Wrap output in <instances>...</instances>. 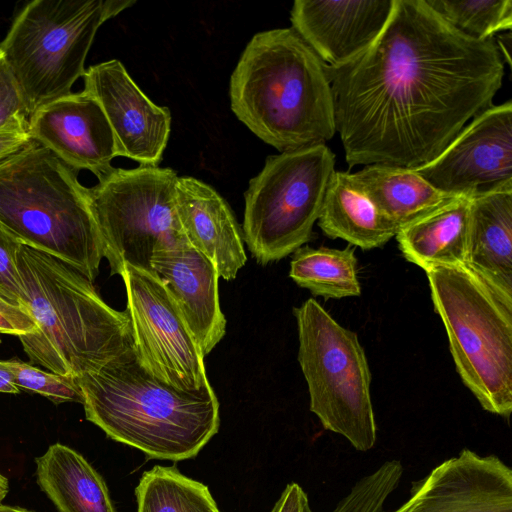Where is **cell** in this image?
<instances>
[{"label": "cell", "instance_id": "cell-1", "mask_svg": "<svg viewBox=\"0 0 512 512\" xmlns=\"http://www.w3.org/2000/svg\"><path fill=\"white\" fill-rule=\"evenodd\" d=\"M327 73L348 166L415 170L492 106L504 63L494 37L465 35L425 0H394L370 48Z\"/></svg>", "mask_w": 512, "mask_h": 512}, {"label": "cell", "instance_id": "cell-2", "mask_svg": "<svg viewBox=\"0 0 512 512\" xmlns=\"http://www.w3.org/2000/svg\"><path fill=\"white\" fill-rule=\"evenodd\" d=\"M17 269L21 307L37 325L18 337L32 365L78 378L135 354L127 309L110 307L76 268L21 245Z\"/></svg>", "mask_w": 512, "mask_h": 512}, {"label": "cell", "instance_id": "cell-3", "mask_svg": "<svg viewBox=\"0 0 512 512\" xmlns=\"http://www.w3.org/2000/svg\"><path fill=\"white\" fill-rule=\"evenodd\" d=\"M235 116L280 153L336 133L326 65L292 28L255 34L230 78Z\"/></svg>", "mask_w": 512, "mask_h": 512}, {"label": "cell", "instance_id": "cell-4", "mask_svg": "<svg viewBox=\"0 0 512 512\" xmlns=\"http://www.w3.org/2000/svg\"><path fill=\"white\" fill-rule=\"evenodd\" d=\"M86 419L150 459L194 458L218 432L215 392L192 394L150 375L136 355L76 378Z\"/></svg>", "mask_w": 512, "mask_h": 512}, {"label": "cell", "instance_id": "cell-5", "mask_svg": "<svg viewBox=\"0 0 512 512\" xmlns=\"http://www.w3.org/2000/svg\"><path fill=\"white\" fill-rule=\"evenodd\" d=\"M78 172L33 140L1 159L0 224L93 282L103 242Z\"/></svg>", "mask_w": 512, "mask_h": 512}, {"label": "cell", "instance_id": "cell-6", "mask_svg": "<svg viewBox=\"0 0 512 512\" xmlns=\"http://www.w3.org/2000/svg\"><path fill=\"white\" fill-rule=\"evenodd\" d=\"M456 370L482 408L512 412V298L467 265L425 271Z\"/></svg>", "mask_w": 512, "mask_h": 512}, {"label": "cell", "instance_id": "cell-7", "mask_svg": "<svg viewBox=\"0 0 512 512\" xmlns=\"http://www.w3.org/2000/svg\"><path fill=\"white\" fill-rule=\"evenodd\" d=\"M134 0H34L13 20L0 42L29 117L72 93L100 26Z\"/></svg>", "mask_w": 512, "mask_h": 512}, {"label": "cell", "instance_id": "cell-8", "mask_svg": "<svg viewBox=\"0 0 512 512\" xmlns=\"http://www.w3.org/2000/svg\"><path fill=\"white\" fill-rule=\"evenodd\" d=\"M298 362L308 385L310 410L325 430L358 451L372 449L377 426L371 373L357 334L341 326L315 299L294 308Z\"/></svg>", "mask_w": 512, "mask_h": 512}, {"label": "cell", "instance_id": "cell-9", "mask_svg": "<svg viewBox=\"0 0 512 512\" xmlns=\"http://www.w3.org/2000/svg\"><path fill=\"white\" fill-rule=\"evenodd\" d=\"M335 155L325 143L266 158L245 192L243 239L256 261H278L309 242Z\"/></svg>", "mask_w": 512, "mask_h": 512}, {"label": "cell", "instance_id": "cell-10", "mask_svg": "<svg viewBox=\"0 0 512 512\" xmlns=\"http://www.w3.org/2000/svg\"><path fill=\"white\" fill-rule=\"evenodd\" d=\"M177 178L171 168L114 167L87 187L111 275H120L125 265L153 271L156 247L184 235L175 206Z\"/></svg>", "mask_w": 512, "mask_h": 512}, {"label": "cell", "instance_id": "cell-11", "mask_svg": "<svg viewBox=\"0 0 512 512\" xmlns=\"http://www.w3.org/2000/svg\"><path fill=\"white\" fill-rule=\"evenodd\" d=\"M136 359L159 381L192 393L214 392L204 355L154 271L125 265L121 274Z\"/></svg>", "mask_w": 512, "mask_h": 512}, {"label": "cell", "instance_id": "cell-12", "mask_svg": "<svg viewBox=\"0 0 512 512\" xmlns=\"http://www.w3.org/2000/svg\"><path fill=\"white\" fill-rule=\"evenodd\" d=\"M415 170L436 189L457 197L512 188V102L475 116L439 156Z\"/></svg>", "mask_w": 512, "mask_h": 512}, {"label": "cell", "instance_id": "cell-13", "mask_svg": "<svg viewBox=\"0 0 512 512\" xmlns=\"http://www.w3.org/2000/svg\"><path fill=\"white\" fill-rule=\"evenodd\" d=\"M84 91L102 108L111 127L117 156L158 166L171 131V113L138 87L117 59L86 69Z\"/></svg>", "mask_w": 512, "mask_h": 512}, {"label": "cell", "instance_id": "cell-14", "mask_svg": "<svg viewBox=\"0 0 512 512\" xmlns=\"http://www.w3.org/2000/svg\"><path fill=\"white\" fill-rule=\"evenodd\" d=\"M392 512H512V470L495 455L464 448L414 482Z\"/></svg>", "mask_w": 512, "mask_h": 512}, {"label": "cell", "instance_id": "cell-15", "mask_svg": "<svg viewBox=\"0 0 512 512\" xmlns=\"http://www.w3.org/2000/svg\"><path fill=\"white\" fill-rule=\"evenodd\" d=\"M28 134L69 167L88 170L98 181L114 169L111 127L98 102L84 90L38 108L29 117Z\"/></svg>", "mask_w": 512, "mask_h": 512}, {"label": "cell", "instance_id": "cell-16", "mask_svg": "<svg viewBox=\"0 0 512 512\" xmlns=\"http://www.w3.org/2000/svg\"><path fill=\"white\" fill-rule=\"evenodd\" d=\"M393 6L394 0H296L291 28L327 68L337 69L370 48Z\"/></svg>", "mask_w": 512, "mask_h": 512}, {"label": "cell", "instance_id": "cell-17", "mask_svg": "<svg viewBox=\"0 0 512 512\" xmlns=\"http://www.w3.org/2000/svg\"><path fill=\"white\" fill-rule=\"evenodd\" d=\"M151 267L160 277L203 355L209 354L226 332L220 307L215 264L183 235L154 250Z\"/></svg>", "mask_w": 512, "mask_h": 512}, {"label": "cell", "instance_id": "cell-18", "mask_svg": "<svg viewBox=\"0 0 512 512\" xmlns=\"http://www.w3.org/2000/svg\"><path fill=\"white\" fill-rule=\"evenodd\" d=\"M175 206L188 242L215 264L221 278H236L247 256L238 223L223 197L199 179L178 176Z\"/></svg>", "mask_w": 512, "mask_h": 512}, {"label": "cell", "instance_id": "cell-19", "mask_svg": "<svg viewBox=\"0 0 512 512\" xmlns=\"http://www.w3.org/2000/svg\"><path fill=\"white\" fill-rule=\"evenodd\" d=\"M466 265L512 298V188L471 198Z\"/></svg>", "mask_w": 512, "mask_h": 512}, {"label": "cell", "instance_id": "cell-20", "mask_svg": "<svg viewBox=\"0 0 512 512\" xmlns=\"http://www.w3.org/2000/svg\"><path fill=\"white\" fill-rule=\"evenodd\" d=\"M470 200L458 197L401 227L395 237L404 258L424 271L466 265Z\"/></svg>", "mask_w": 512, "mask_h": 512}, {"label": "cell", "instance_id": "cell-21", "mask_svg": "<svg viewBox=\"0 0 512 512\" xmlns=\"http://www.w3.org/2000/svg\"><path fill=\"white\" fill-rule=\"evenodd\" d=\"M35 463L37 483L58 512H116L104 479L73 448L52 444Z\"/></svg>", "mask_w": 512, "mask_h": 512}, {"label": "cell", "instance_id": "cell-22", "mask_svg": "<svg viewBox=\"0 0 512 512\" xmlns=\"http://www.w3.org/2000/svg\"><path fill=\"white\" fill-rule=\"evenodd\" d=\"M353 185L398 228L453 201L427 182L416 170L371 164L350 173Z\"/></svg>", "mask_w": 512, "mask_h": 512}, {"label": "cell", "instance_id": "cell-23", "mask_svg": "<svg viewBox=\"0 0 512 512\" xmlns=\"http://www.w3.org/2000/svg\"><path fill=\"white\" fill-rule=\"evenodd\" d=\"M317 223L329 238L363 250L383 246L399 230L353 185L350 173L341 171L330 181Z\"/></svg>", "mask_w": 512, "mask_h": 512}, {"label": "cell", "instance_id": "cell-24", "mask_svg": "<svg viewBox=\"0 0 512 512\" xmlns=\"http://www.w3.org/2000/svg\"><path fill=\"white\" fill-rule=\"evenodd\" d=\"M290 278L315 296L341 299L361 294L355 248L301 246L293 252Z\"/></svg>", "mask_w": 512, "mask_h": 512}, {"label": "cell", "instance_id": "cell-25", "mask_svg": "<svg viewBox=\"0 0 512 512\" xmlns=\"http://www.w3.org/2000/svg\"><path fill=\"white\" fill-rule=\"evenodd\" d=\"M137 512H212L217 504L208 487L175 466L145 471L135 489Z\"/></svg>", "mask_w": 512, "mask_h": 512}, {"label": "cell", "instance_id": "cell-26", "mask_svg": "<svg viewBox=\"0 0 512 512\" xmlns=\"http://www.w3.org/2000/svg\"><path fill=\"white\" fill-rule=\"evenodd\" d=\"M445 21L465 35L485 40L512 27L511 0H425Z\"/></svg>", "mask_w": 512, "mask_h": 512}, {"label": "cell", "instance_id": "cell-27", "mask_svg": "<svg viewBox=\"0 0 512 512\" xmlns=\"http://www.w3.org/2000/svg\"><path fill=\"white\" fill-rule=\"evenodd\" d=\"M402 474L400 462H384L359 479L331 512H383L384 504L398 486Z\"/></svg>", "mask_w": 512, "mask_h": 512}, {"label": "cell", "instance_id": "cell-28", "mask_svg": "<svg viewBox=\"0 0 512 512\" xmlns=\"http://www.w3.org/2000/svg\"><path fill=\"white\" fill-rule=\"evenodd\" d=\"M4 361L11 370L19 390L40 394L55 404L65 402L83 404V395L76 378L43 371L16 357Z\"/></svg>", "mask_w": 512, "mask_h": 512}, {"label": "cell", "instance_id": "cell-29", "mask_svg": "<svg viewBox=\"0 0 512 512\" xmlns=\"http://www.w3.org/2000/svg\"><path fill=\"white\" fill-rule=\"evenodd\" d=\"M23 245L0 224V297L21 306V283L17 269L18 251Z\"/></svg>", "mask_w": 512, "mask_h": 512}, {"label": "cell", "instance_id": "cell-30", "mask_svg": "<svg viewBox=\"0 0 512 512\" xmlns=\"http://www.w3.org/2000/svg\"><path fill=\"white\" fill-rule=\"evenodd\" d=\"M28 120L22 93L0 52V129L14 122Z\"/></svg>", "mask_w": 512, "mask_h": 512}, {"label": "cell", "instance_id": "cell-31", "mask_svg": "<svg viewBox=\"0 0 512 512\" xmlns=\"http://www.w3.org/2000/svg\"><path fill=\"white\" fill-rule=\"evenodd\" d=\"M36 330L35 321L25 309L0 297V333L19 337Z\"/></svg>", "mask_w": 512, "mask_h": 512}, {"label": "cell", "instance_id": "cell-32", "mask_svg": "<svg viewBox=\"0 0 512 512\" xmlns=\"http://www.w3.org/2000/svg\"><path fill=\"white\" fill-rule=\"evenodd\" d=\"M28 122H14L0 129V160L18 151L30 141Z\"/></svg>", "mask_w": 512, "mask_h": 512}, {"label": "cell", "instance_id": "cell-33", "mask_svg": "<svg viewBox=\"0 0 512 512\" xmlns=\"http://www.w3.org/2000/svg\"><path fill=\"white\" fill-rule=\"evenodd\" d=\"M270 512H312L307 494L297 483H289Z\"/></svg>", "mask_w": 512, "mask_h": 512}, {"label": "cell", "instance_id": "cell-34", "mask_svg": "<svg viewBox=\"0 0 512 512\" xmlns=\"http://www.w3.org/2000/svg\"><path fill=\"white\" fill-rule=\"evenodd\" d=\"M19 388L14 382L11 370L0 360V393L18 394Z\"/></svg>", "mask_w": 512, "mask_h": 512}, {"label": "cell", "instance_id": "cell-35", "mask_svg": "<svg viewBox=\"0 0 512 512\" xmlns=\"http://www.w3.org/2000/svg\"><path fill=\"white\" fill-rule=\"evenodd\" d=\"M8 491H9V481H8L7 477H5L0 472V503L5 498V496L8 494Z\"/></svg>", "mask_w": 512, "mask_h": 512}, {"label": "cell", "instance_id": "cell-36", "mask_svg": "<svg viewBox=\"0 0 512 512\" xmlns=\"http://www.w3.org/2000/svg\"><path fill=\"white\" fill-rule=\"evenodd\" d=\"M0 512H33L19 506L3 505L0 503Z\"/></svg>", "mask_w": 512, "mask_h": 512}, {"label": "cell", "instance_id": "cell-37", "mask_svg": "<svg viewBox=\"0 0 512 512\" xmlns=\"http://www.w3.org/2000/svg\"><path fill=\"white\" fill-rule=\"evenodd\" d=\"M212 512H221L218 508L213 510Z\"/></svg>", "mask_w": 512, "mask_h": 512}]
</instances>
